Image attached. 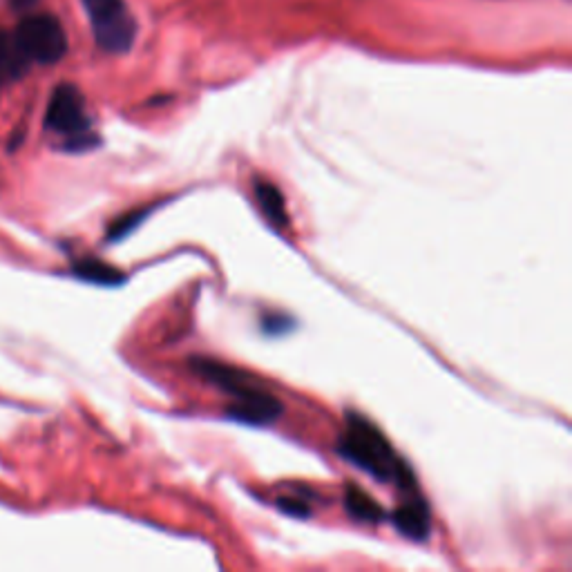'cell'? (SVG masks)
<instances>
[{
    "label": "cell",
    "instance_id": "cell-2",
    "mask_svg": "<svg viewBox=\"0 0 572 572\" xmlns=\"http://www.w3.org/2000/svg\"><path fill=\"white\" fill-rule=\"evenodd\" d=\"M193 369L199 378L222 389L226 396H231L233 405L228 407V416L246 425H271L278 421L284 412L280 398L257 383V380L244 371L222 365L217 360L195 358Z\"/></svg>",
    "mask_w": 572,
    "mask_h": 572
},
{
    "label": "cell",
    "instance_id": "cell-10",
    "mask_svg": "<svg viewBox=\"0 0 572 572\" xmlns=\"http://www.w3.org/2000/svg\"><path fill=\"white\" fill-rule=\"evenodd\" d=\"M74 275H79L81 280L92 282V284H103V286H114L123 282V275L114 269V266L94 260V257H85L74 264Z\"/></svg>",
    "mask_w": 572,
    "mask_h": 572
},
{
    "label": "cell",
    "instance_id": "cell-9",
    "mask_svg": "<svg viewBox=\"0 0 572 572\" xmlns=\"http://www.w3.org/2000/svg\"><path fill=\"white\" fill-rule=\"evenodd\" d=\"M27 68H30V63L25 61V56L18 50L14 36L0 30V76L5 81L16 79V76H23Z\"/></svg>",
    "mask_w": 572,
    "mask_h": 572
},
{
    "label": "cell",
    "instance_id": "cell-4",
    "mask_svg": "<svg viewBox=\"0 0 572 572\" xmlns=\"http://www.w3.org/2000/svg\"><path fill=\"white\" fill-rule=\"evenodd\" d=\"M92 36L103 52L126 54L135 45L137 21L123 0H83Z\"/></svg>",
    "mask_w": 572,
    "mask_h": 572
},
{
    "label": "cell",
    "instance_id": "cell-6",
    "mask_svg": "<svg viewBox=\"0 0 572 572\" xmlns=\"http://www.w3.org/2000/svg\"><path fill=\"white\" fill-rule=\"evenodd\" d=\"M405 499L400 501L398 508L392 514V521L400 535L414 541H425L432 532V514L425 499L421 497V492H403Z\"/></svg>",
    "mask_w": 572,
    "mask_h": 572
},
{
    "label": "cell",
    "instance_id": "cell-13",
    "mask_svg": "<svg viewBox=\"0 0 572 572\" xmlns=\"http://www.w3.org/2000/svg\"><path fill=\"white\" fill-rule=\"evenodd\" d=\"M9 3H12V7L16 9H27V7H32L36 0H9Z\"/></svg>",
    "mask_w": 572,
    "mask_h": 572
},
{
    "label": "cell",
    "instance_id": "cell-12",
    "mask_svg": "<svg viewBox=\"0 0 572 572\" xmlns=\"http://www.w3.org/2000/svg\"><path fill=\"white\" fill-rule=\"evenodd\" d=\"M278 505H280V510L289 512V514H293V517H300V519L309 517V514H311L309 503H307V501H302V499H291V497H286V499H280V501H278Z\"/></svg>",
    "mask_w": 572,
    "mask_h": 572
},
{
    "label": "cell",
    "instance_id": "cell-3",
    "mask_svg": "<svg viewBox=\"0 0 572 572\" xmlns=\"http://www.w3.org/2000/svg\"><path fill=\"white\" fill-rule=\"evenodd\" d=\"M45 128L65 137V148L72 152L88 150L99 141L92 135V121L85 110L83 94L72 83H61L52 92L45 112Z\"/></svg>",
    "mask_w": 572,
    "mask_h": 572
},
{
    "label": "cell",
    "instance_id": "cell-7",
    "mask_svg": "<svg viewBox=\"0 0 572 572\" xmlns=\"http://www.w3.org/2000/svg\"><path fill=\"white\" fill-rule=\"evenodd\" d=\"M345 508L351 519L362 523H383L387 519L383 505L376 503L371 494L354 483H349L345 488Z\"/></svg>",
    "mask_w": 572,
    "mask_h": 572
},
{
    "label": "cell",
    "instance_id": "cell-11",
    "mask_svg": "<svg viewBox=\"0 0 572 572\" xmlns=\"http://www.w3.org/2000/svg\"><path fill=\"white\" fill-rule=\"evenodd\" d=\"M146 213L148 211H137V213H130V215H126V217H121V219H117V222H114L112 226H110V231H108V240H121V237H126L132 228H135L143 217H146Z\"/></svg>",
    "mask_w": 572,
    "mask_h": 572
},
{
    "label": "cell",
    "instance_id": "cell-5",
    "mask_svg": "<svg viewBox=\"0 0 572 572\" xmlns=\"http://www.w3.org/2000/svg\"><path fill=\"white\" fill-rule=\"evenodd\" d=\"M18 50L27 63L54 65L68 54V34L52 14H32L21 21L14 34Z\"/></svg>",
    "mask_w": 572,
    "mask_h": 572
},
{
    "label": "cell",
    "instance_id": "cell-1",
    "mask_svg": "<svg viewBox=\"0 0 572 572\" xmlns=\"http://www.w3.org/2000/svg\"><path fill=\"white\" fill-rule=\"evenodd\" d=\"M338 454L383 483H396L400 492L418 490L414 472L400 459L380 429L360 414L347 416L338 438Z\"/></svg>",
    "mask_w": 572,
    "mask_h": 572
},
{
    "label": "cell",
    "instance_id": "cell-8",
    "mask_svg": "<svg viewBox=\"0 0 572 572\" xmlns=\"http://www.w3.org/2000/svg\"><path fill=\"white\" fill-rule=\"evenodd\" d=\"M255 199L257 206L262 208V215L269 219L271 224L284 226L289 222V217H286L284 195L280 193L278 186L271 184V181H255Z\"/></svg>",
    "mask_w": 572,
    "mask_h": 572
},
{
    "label": "cell",
    "instance_id": "cell-14",
    "mask_svg": "<svg viewBox=\"0 0 572 572\" xmlns=\"http://www.w3.org/2000/svg\"><path fill=\"white\" fill-rule=\"evenodd\" d=\"M3 83H5V79H3V76H0V88H3Z\"/></svg>",
    "mask_w": 572,
    "mask_h": 572
}]
</instances>
